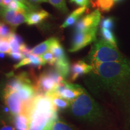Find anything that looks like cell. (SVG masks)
I'll use <instances>...</instances> for the list:
<instances>
[{"instance_id": "obj_41", "label": "cell", "mask_w": 130, "mask_h": 130, "mask_svg": "<svg viewBox=\"0 0 130 130\" xmlns=\"http://www.w3.org/2000/svg\"><path fill=\"white\" fill-rule=\"evenodd\" d=\"M2 1H3V0H0V4H1V3H2Z\"/></svg>"}, {"instance_id": "obj_18", "label": "cell", "mask_w": 130, "mask_h": 130, "mask_svg": "<svg viewBox=\"0 0 130 130\" xmlns=\"http://www.w3.org/2000/svg\"><path fill=\"white\" fill-rule=\"evenodd\" d=\"M47 95H48L51 98L55 108L58 111L68 109L71 105V101L65 100V99L59 96L52 93L48 94Z\"/></svg>"}, {"instance_id": "obj_30", "label": "cell", "mask_w": 130, "mask_h": 130, "mask_svg": "<svg viewBox=\"0 0 130 130\" xmlns=\"http://www.w3.org/2000/svg\"><path fill=\"white\" fill-rule=\"evenodd\" d=\"M20 52L22 53L24 55V56L26 57L28 55L31 54V49L25 43L20 45Z\"/></svg>"}, {"instance_id": "obj_2", "label": "cell", "mask_w": 130, "mask_h": 130, "mask_svg": "<svg viewBox=\"0 0 130 130\" xmlns=\"http://www.w3.org/2000/svg\"><path fill=\"white\" fill-rule=\"evenodd\" d=\"M69 110L76 119L89 124H98L105 117L103 109L85 89L71 102Z\"/></svg>"}, {"instance_id": "obj_15", "label": "cell", "mask_w": 130, "mask_h": 130, "mask_svg": "<svg viewBox=\"0 0 130 130\" xmlns=\"http://www.w3.org/2000/svg\"><path fill=\"white\" fill-rule=\"evenodd\" d=\"M87 7H79L75 9L66 18V20L61 25V28H66L71 27L78 21V19L86 12Z\"/></svg>"}, {"instance_id": "obj_11", "label": "cell", "mask_w": 130, "mask_h": 130, "mask_svg": "<svg viewBox=\"0 0 130 130\" xmlns=\"http://www.w3.org/2000/svg\"><path fill=\"white\" fill-rule=\"evenodd\" d=\"M17 92L21 100L25 104V108L26 107L30 104L35 96L36 95L35 84L33 83L24 84L17 90Z\"/></svg>"}, {"instance_id": "obj_22", "label": "cell", "mask_w": 130, "mask_h": 130, "mask_svg": "<svg viewBox=\"0 0 130 130\" xmlns=\"http://www.w3.org/2000/svg\"><path fill=\"white\" fill-rule=\"evenodd\" d=\"M100 32L101 35L102 37V39L109 42L110 44L113 45L114 46L118 48L116 39L111 30H108V29L104 28H101Z\"/></svg>"}, {"instance_id": "obj_3", "label": "cell", "mask_w": 130, "mask_h": 130, "mask_svg": "<svg viewBox=\"0 0 130 130\" xmlns=\"http://www.w3.org/2000/svg\"><path fill=\"white\" fill-rule=\"evenodd\" d=\"M118 50L104 39L96 40L89 52L87 61L89 64L113 62L126 59Z\"/></svg>"}, {"instance_id": "obj_26", "label": "cell", "mask_w": 130, "mask_h": 130, "mask_svg": "<svg viewBox=\"0 0 130 130\" xmlns=\"http://www.w3.org/2000/svg\"><path fill=\"white\" fill-rule=\"evenodd\" d=\"M41 57L43 61H45L46 63H48L51 66H54L55 63H56L57 59L54 56H53V54H52L50 51H47L46 53H45L42 54V56H40Z\"/></svg>"}, {"instance_id": "obj_34", "label": "cell", "mask_w": 130, "mask_h": 130, "mask_svg": "<svg viewBox=\"0 0 130 130\" xmlns=\"http://www.w3.org/2000/svg\"><path fill=\"white\" fill-rule=\"evenodd\" d=\"M56 119H51L50 121L47 123V124L46 125V126H45L44 128H43L42 130H51V128H52V125L54 122V121Z\"/></svg>"}, {"instance_id": "obj_7", "label": "cell", "mask_w": 130, "mask_h": 130, "mask_svg": "<svg viewBox=\"0 0 130 130\" xmlns=\"http://www.w3.org/2000/svg\"><path fill=\"white\" fill-rule=\"evenodd\" d=\"M2 93L5 104L9 108L10 113L12 116L18 114L24 113L25 104L17 92L3 90Z\"/></svg>"}, {"instance_id": "obj_36", "label": "cell", "mask_w": 130, "mask_h": 130, "mask_svg": "<svg viewBox=\"0 0 130 130\" xmlns=\"http://www.w3.org/2000/svg\"><path fill=\"white\" fill-rule=\"evenodd\" d=\"M31 2L35 3H46L48 2V0H29Z\"/></svg>"}, {"instance_id": "obj_19", "label": "cell", "mask_w": 130, "mask_h": 130, "mask_svg": "<svg viewBox=\"0 0 130 130\" xmlns=\"http://www.w3.org/2000/svg\"><path fill=\"white\" fill-rule=\"evenodd\" d=\"M8 40L9 42L11 52H20V45L24 43L23 39L20 36L13 32L8 38Z\"/></svg>"}, {"instance_id": "obj_10", "label": "cell", "mask_w": 130, "mask_h": 130, "mask_svg": "<svg viewBox=\"0 0 130 130\" xmlns=\"http://www.w3.org/2000/svg\"><path fill=\"white\" fill-rule=\"evenodd\" d=\"M92 70V65L84 60H78L74 62L71 66L70 69V79L75 81L79 77L89 74Z\"/></svg>"}, {"instance_id": "obj_13", "label": "cell", "mask_w": 130, "mask_h": 130, "mask_svg": "<svg viewBox=\"0 0 130 130\" xmlns=\"http://www.w3.org/2000/svg\"><path fill=\"white\" fill-rule=\"evenodd\" d=\"M49 16V13L43 10L34 11L28 13L26 24L30 26L38 25L43 22L45 19L48 18Z\"/></svg>"}, {"instance_id": "obj_1", "label": "cell", "mask_w": 130, "mask_h": 130, "mask_svg": "<svg viewBox=\"0 0 130 130\" xmlns=\"http://www.w3.org/2000/svg\"><path fill=\"white\" fill-rule=\"evenodd\" d=\"M86 84L94 93H106L119 108L130 114V59L93 63Z\"/></svg>"}, {"instance_id": "obj_39", "label": "cell", "mask_w": 130, "mask_h": 130, "mask_svg": "<svg viewBox=\"0 0 130 130\" xmlns=\"http://www.w3.org/2000/svg\"><path fill=\"white\" fill-rule=\"evenodd\" d=\"M6 56V53H0V58H4Z\"/></svg>"}, {"instance_id": "obj_25", "label": "cell", "mask_w": 130, "mask_h": 130, "mask_svg": "<svg viewBox=\"0 0 130 130\" xmlns=\"http://www.w3.org/2000/svg\"><path fill=\"white\" fill-rule=\"evenodd\" d=\"M12 32V29L10 28L6 22H0V37L8 39Z\"/></svg>"}, {"instance_id": "obj_16", "label": "cell", "mask_w": 130, "mask_h": 130, "mask_svg": "<svg viewBox=\"0 0 130 130\" xmlns=\"http://www.w3.org/2000/svg\"><path fill=\"white\" fill-rule=\"evenodd\" d=\"M54 66L57 71L64 78H66L70 74L71 65L67 57L62 58V59L57 60L56 63H55Z\"/></svg>"}, {"instance_id": "obj_35", "label": "cell", "mask_w": 130, "mask_h": 130, "mask_svg": "<svg viewBox=\"0 0 130 130\" xmlns=\"http://www.w3.org/2000/svg\"><path fill=\"white\" fill-rule=\"evenodd\" d=\"M12 0H3L2 3H1V4L3 6H4V7H7L8 6H9L10 3L12 2Z\"/></svg>"}, {"instance_id": "obj_14", "label": "cell", "mask_w": 130, "mask_h": 130, "mask_svg": "<svg viewBox=\"0 0 130 130\" xmlns=\"http://www.w3.org/2000/svg\"><path fill=\"white\" fill-rule=\"evenodd\" d=\"M12 121L15 130H28L30 120L26 114L21 113L13 116Z\"/></svg>"}, {"instance_id": "obj_21", "label": "cell", "mask_w": 130, "mask_h": 130, "mask_svg": "<svg viewBox=\"0 0 130 130\" xmlns=\"http://www.w3.org/2000/svg\"><path fill=\"white\" fill-rule=\"evenodd\" d=\"M114 0H95L93 3V7L103 12H109L113 7Z\"/></svg>"}, {"instance_id": "obj_12", "label": "cell", "mask_w": 130, "mask_h": 130, "mask_svg": "<svg viewBox=\"0 0 130 130\" xmlns=\"http://www.w3.org/2000/svg\"><path fill=\"white\" fill-rule=\"evenodd\" d=\"M46 64V63L42 60L41 57L31 54L28 56L25 57L23 59L21 60L19 63H18V64L14 65L13 67L14 69H16L22 67V66L31 65L32 66L40 68Z\"/></svg>"}, {"instance_id": "obj_20", "label": "cell", "mask_w": 130, "mask_h": 130, "mask_svg": "<svg viewBox=\"0 0 130 130\" xmlns=\"http://www.w3.org/2000/svg\"><path fill=\"white\" fill-rule=\"evenodd\" d=\"M50 51L53 54V56L56 58L57 60L62 59V58L67 57L66 56L64 48H63L62 45L60 44L59 40L57 39L55 40V42L51 45Z\"/></svg>"}, {"instance_id": "obj_28", "label": "cell", "mask_w": 130, "mask_h": 130, "mask_svg": "<svg viewBox=\"0 0 130 130\" xmlns=\"http://www.w3.org/2000/svg\"><path fill=\"white\" fill-rule=\"evenodd\" d=\"M115 26V20L112 18H106L102 21L101 23V28H104L108 30H112Z\"/></svg>"}, {"instance_id": "obj_38", "label": "cell", "mask_w": 130, "mask_h": 130, "mask_svg": "<svg viewBox=\"0 0 130 130\" xmlns=\"http://www.w3.org/2000/svg\"><path fill=\"white\" fill-rule=\"evenodd\" d=\"M4 122H5V121H4V118H3V115L0 113V125H2L3 123Z\"/></svg>"}, {"instance_id": "obj_23", "label": "cell", "mask_w": 130, "mask_h": 130, "mask_svg": "<svg viewBox=\"0 0 130 130\" xmlns=\"http://www.w3.org/2000/svg\"><path fill=\"white\" fill-rule=\"evenodd\" d=\"M51 130H77L72 125L66 122L57 119L52 125Z\"/></svg>"}, {"instance_id": "obj_37", "label": "cell", "mask_w": 130, "mask_h": 130, "mask_svg": "<svg viewBox=\"0 0 130 130\" xmlns=\"http://www.w3.org/2000/svg\"><path fill=\"white\" fill-rule=\"evenodd\" d=\"M6 8V7H4V6H3L2 4H0V15H1V14L2 13V12Z\"/></svg>"}, {"instance_id": "obj_33", "label": "cell", "mask_w": 130, "mask_h": 130, "mask_svg": "<svg viewBox=\"0 0 130 130\" xmlns=\"http://www.w3.org/2000/svg\"><path fill=\"white\" fill-rule=\"evenodd\" d=\"M0 130H15V128L13 126L8 124L6 121L0 125Z\"/></svg>"}, {"instance_id": "obj_32", "label": "cell", "mask_w": 130, "mask_h": 130, "mask_svg": "<svg viewBox=\"0 0 130 130\" xmlns=\"http://www.w3.org/2000/svg\"><path fill=\"white\" fill-rule=\"evenodd\" d=\"M70 2L74 3L80 7H87L89 5V0H70Z\"/></svg>"}, {"instance_id": "obj_40", "label": "cell", "mask_w": 130, "mask_h": 130, "mask_svg": "<svg viewBox=\"0 0 130 130\" xmlns=\"http://www.w3.org/2000/svg\"><path fill=\"white\" fill-rule=\"evenodd\" d=\"M115 1H121V0H114Z\"/></svg>"}, {"instance_id": "obj_6", "label": "cell", "mask_w": 130, "mask_h": 130, "mask_svg": "<svg viewBox=\"0 0 130 130\" xmlns=\"http://www.w3.org/2000/svg\"><path fill=\"white\" fill-rule=\"evenodd\" d=\"M84 89L81 86L71 83L64 80L57 84L56 88L48 94H55L65 100L72 101L83 92Z\"/></svg>"}, {"instance_id": "obj_4", "label": "cell", "mask_w": 130, "mask_h": 130, "mask_svg": "<svg viewBox=\"0 0 130 130\" xmlns=\"http://www.w3.org/2000/svg\"><path fill=\"white\" fill-rule=\"evenodd\" d=\"M64 80V78L54 68L45 69L36 79L35 86L36 94L46 95Z\"/></svg>"}, {"instance_id": "obj_9", "label": "cell", "mask_w": 130, "mask_h": 130, "mask_svg": "<svg viewBox=\"0 0 130 130\" xmlns=\"http://www.w3.org/2000/svg\"><path fill=\"white\" fill-rule=\"evenodd\" d=\"M8 77L9 79L6 83L3 90L17 92V90L24 84L32 83L28 73L25 72H21L16 75L13 74H8Z\"/></svg>"}, {"instance_id": "obj_27", "label": "cell", "mask_w": 130, "mask_h": 130, "mask_svg": "<svg viewBox=\"0 0 130 130\" xmlns=\"http://www.w3.org/2000/svg\"><path fill=\"white\" fill-rule=\"evenodd\" d=\"M11 52L8 39L0 37V53L9 54Z\"/></svg>"}, {"instance_id": "obj_8", "label": "cell", "mask_w": 130, "mask_h": 130, "mask_svg": "<svg viewBox=\"0 0 130 130\" xmlns=\"http://www.w3.org/2000/svg\"><path fill=\"white\" fill-rule=\"evenodd\" d=\"M101 21V13L99 10H96L87 14L76 22L75 32L84 31L98 28Z\"/></svg>"}, {"instance_id": "obj_24", "label": "cell", "mask_w": 130, "mask_h": 130, "mask_svg": "<svg viewBox=\"0 0 130 130\" xmlns=\"http://www.w3.org/2000/svg\"><path fill=\"white\" fill-rule=\"evenodd\" d=\"M48 2L62 13H67L69 12L66 0H48Z\"/></svg>"}, {"instance_id": "obj_31", "label": "cell", "mask_w": 130, "mask_h": 130, "mask_svg": "<svg viewBox=\"0 0 130 130\" xmlns=\"http://www.w3.org/2000/svg\"><path fill=\"white\" fill-rule=\"evenodd\" d=\"M18 1H21V3H22L24 4L25 6H27L29 9H30V10L31 12H34V11H37L38 10V7L36 6L35 4H32L29 0H18Z\"/></svg>"}, {"instance_id": "obj_5", "label": "cell", "mask_w": 130, "mask_h": 130, "mask_svg": "<svg viewBox=\"0 0 130 130\" xmlns=\"http://www.w3.org/2000/svg\"><path fill=\"white\" fill-rule=\"evenodd\" d=\"M97 29L98 28H95L84 31L75 32L69 51L71 53L77 52L95 42L96 40Z\"/></svg>"}, {"instance_id": "obj_17", "label": "cell", "mask_w": 130, "mask_h": 130, "mask_svg": "<svg viewBox=\"0 0 130 130\" xmlns=\"http://www.w3.org/2000/svg\"><path fill=\"white\" fill-rule=\"evenodd\" d=\"M56 39L57 38L55 37H51L45 41L42 42L40 44L36 45L31 49V53L36 56H42L47 51H50L51 45Z\"/></svg>"}, {"instance_id": "obj_29", "label": "cell", "mask_w": 130, "mask_h": 130, "mask_svg": "<svg viewBox=\"0 0 130 130\" xmlns=\"http://www.w3.org/2000/svg\"><path fill=\"white\" fill-rule=\"evenodd\" d=\"M9 55L12 59L16 61H21L25 57L24 55L21 52H18V53H13V52H10Z\"/></svg>"}]
</instances>
